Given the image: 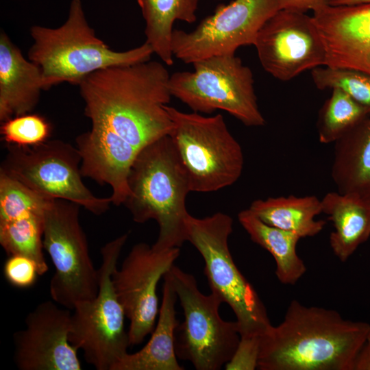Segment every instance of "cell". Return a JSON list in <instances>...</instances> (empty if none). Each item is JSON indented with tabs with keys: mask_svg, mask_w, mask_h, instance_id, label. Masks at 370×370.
<instances>
[{
	"mask_svg": "<svg viewBox=\"0 0 370 370\" xmlns=\"http://www.w3.org/2000/svg\"><path fill=\"white\" fill-rule=\"evenodd\" d=\"M313 12L325 51V66L370 75V3L327 5Z\"/></svg>",
	"mask_w": 370,
	"mask_h": 370,
	"instance_id": "2e32d148",
	"label": "cell"
},
{
	"mask_svg": "<svg viewBox=\"0 0 370 370\" xmlns=\"http://www.w3.org/2000/svg\"><path fill=\"white\" fill-rule=\"evenodd\" d=\"M43 213H31L0 223V244L8 256L23 255L33 260L40 275L49 270L44 254Z\"/></svg>",
	"mask_w": 370,
	"mask_h": 370,
	"instance_id": "d4e9b609",
	"label": "cell"
},
{
	"mask_svg": "<svg viewBox=\"0 0 370 370\" xmlns=\"http://www.w3.org/2000/svg\"><path fill=\"white\" fill-rule=\"evenodd\" d=\"M284 10L306 12L315 10L327 5L328 0H280Z\"/></svg>",
	"mask_w": 370,
	"mask_h": 370,
	"instance_id": "1f68e13d",
	"label": "cell"
},
{
	"mask_svg": "<svg viewBox=\"0 0 370 370\" xmlns=\"http://www.w3.org/2000/svg\"><path fill=\"white\" fill-rule=\"evenodd\" d=\"M52 128L41 115L27 113L1 123L0 133L7 145L32 147L48 140Z\"/></svg>",
	"mask_w": 370,
	"mask_h": 370,
	"instance_id": "f1b7e54d",
	"label": "cell"
},
{
	"mask_svg": "<svg viewBox=\"0 0 370 370\" xmlns=\"http://www.w3.org/2000/svg\"><path fill=\"white\" fill-rule=\"evenodd\" d=\"M53 199L0 171V223L31 213H43Z\"/></svg>",
	"mask_w": 370,
	"mask_h": 370,
	"instance_id": "4316f807",
	"label": "cell"
},
{
	"mask_svg": "<svg viewBox=\"0 0 370 370\" xmlns=\"http://www.w3.org/2000/svg\"><path fill=\"white\" fill-rule=\"evenodd\" d=\"M233 220L223 212L204 218L186 219L187 241L204 260V273L211 292L232 310L241 337L261 336L272 325L265 306L243 275L231 255L228 238Z\"/></svg>",
	"mask_w": 370,
	"mask_h": 370,
	"instance_id": "5b68a950",
	"label": "cell"
},
{
	"mask_svg": "<svg viewBox=\"0 0 370 370\" xmlns=\"http://www.w3.org/2000/svg\"><path fill=\"white\" fill-rule=\"evenodd\" d=\"M169 272V271H168ZM164 275L162 301L156 328L148 343L139 351L127 353L112 370H183L175 347L177 295L169 273Z\"/></svg>",
	"mask_w": 370,
	"mask_h": 370,
	"instance_id": "d6986e66",
	"label": "cell"
},
{
	"mask_svg": "<svg viewBox=\"0 0 370 370\" xmlns=\"http://www.w3.org/2000/svg\"><path fill=\"white\" fill-rule=\"evenodd\" d=\"M321 201L334 229L330 236L332 250L345 262L370 237V201L338 191L328 193Z\"/></svg>",
	"mask_w": 370,
	"mask_h": 370,
	"instance_id": "44dd1931",
	"label": "cell"
},
{
	"mask_svg": "<svg viewBox=\"0 0 370 370\" xmlns=\"http://www.w3.org/2000/svg\"><path fill=\"white\" fill-rule=\"evenodd\" d=\"M54 301L36 306L25 328L13 335L14 361L20 370H81L77 349L69 339L72 313Z\"/></svg>",
	"mask_w": 370,
	"mask_h": 370,
	"instance_id": "9a60e30c",
	"label": "cell"
},
{
	"mask_svg": "<svg viewBox=\"0 0 370 370\" xmlns=\"http://www.w3.org/2000/svg\"><path fill=\"white\" fill-rule=\"evenodd\" d=\"M76 147L82 159V177L109 185L112 204H124L130 193V171L138 151L114 132L98 125H92L89 131L76 138Z\"/></svg>",
	"mask_w": 370,
	"mask_h": 370,
	"instance_id": "e0dca14e",
	"label": "cell"
},
{
	"mask_svg": "<svg viewBox=\"0 0 370 370\" xmlns=\"http://www.w3.org/2000/svg\"><path fill=\"white\" fill-rule=\"evenodd\" d=\"M199 1L137 0L145 22V42L164 64L169 66L173 64L171 40L174 23L176 21L194 23Z\"/></svg>",
	"mask_w": 370,
	"mask_h": 370,
	"instance_id": "cb8c5ba5",
	"label": "cell"
},
{
	"mask_svg": "<svg viewBox=\"0 0 370 370\" xmlns=\"http://www.w3.org/2000/svg\"><path fill=\"white\" fill-rule=\"evenodd\" d=\"M77 148L60 140L32 147L7 145L0 171L49 198L77 204L96 215L110 208V197H98L86 186Z\"/></svg>",
	"mask_w": 370,
	"mask_h": 370,
	"instance_id": "8fae6325",
	"label": "cell"
},
{
	"mask_svg": "<svg viewBox=\"0 0 370 370\" xmlns=\"http://www.w3.org/2000/svg\"><path fill=\"white\" fill-rule=\"evenodd\" d=\"M282 9L280 0H233L220 5L193 31L173 29V57L193 64L214 56L235 55L240 47L254 45L264 23Z\"/></svg>",
	"mask_w": 370,
	"mask_h": 370,
	"instance_id": "7c38bea8",
	"label": "cell"
},
{
	"mask_svg": "<svg viewBox=\"0 0 370 370\" xmlns=\"http://www.w3.org/2000/svg\"><path fill=\"white\" fill-rule=\"evenodd\" d=\"M369 325L294 299L283 321L260 337L258 369L354 370Z\"/></svg>",
	"mask_w": 370,
	"mask_h": 370,
	"instance_id": "7a4b0ae2",
	"label": "cell"
},
{
	"mask_svg": "<svg viewBox=\"0 0 370 370\" xmlns=\"http://www.w3.org/2000/svg\"><path fill=\"white\" fill-rule=\"evenodd\" d=\"M363 3H370V0H328L330 5H353Z\"/></svg>",
	"mask_w": 370,
	"mask_h": 370,
	"instance_id": "836d02e7",
	"label": "cell"
},
{
	"mask_svg": "<svg viewBox=\"0 0 370 370\" xmlns=\"http://www.w3.org/2000/svg\"><path fill=\"white\" fill-rule=\"evenodd\" d=\"M260 337H241L238 347L225 365L227 370H254L258 369Z\"/></svg>",
	"mask_w": 370,
	"mask_h": 370,
	"instance_id": "4dcf8cb0",
	"label": "cell"
},
{
	"mask_svg": "<svg viewBox=\"0 0 370 370\" xmlns=\"http://www.w3.org/2000/svg\"><path fill=\"white\" fill-rule=\"evenodd\" d=\"M184 321L175 330L177 357L197 370H219L233 356L241 339L236 321L219 315L223 302L215 293L203 294L195 277L175 265L169 271Z\"/></svg>",
	"mask_w": 370,
	"mask_h": 370,
	"instance_id": "9c48e42d",
	"label": "cell"
},
{
	"mask_svg": "<svg viewBox=\"0 0 370 370\" xmlns=\"http://www.w3.org/2000/svg\"><path fill=\"white\" fill-rule=\"evenodd\" d=\"M216 1H220V0H216Z\"/></svg>",
	"mask_w": 370,
	"mask_h": 370,
	"instance_id": "d590c367",
	"label": "cell"
},
{
	"mask_svg": "<svg viewBox=\"0 0 370 370\" xmlns=\"http://www.w3.org/2000/svg\"><path fill=\"white\" fill-rule=\"evenodd\" d=\"M173 122L169 134L188 177L190 190L209 193L234 184L244 164L242 148L223 116H206L166 106Z\"/></svg>",
	"mask_w": 370,
	"mask_h": 370,
	"instance_id": "52a82bcc",
	"label": "cell"
},
{
	"mask_svg": "<svg viewBox=\"0 0 370 370\" xmlns=\"http://www.w3.org/2000/svg\"><path fill=\"white\" fill-rule=\"evenodd\" d=\"M334 143L331 176L337 191L370 201V117Z\"/></svg>",
	"mask_w": 370,
	"mask_h": 370,
	"instance_id": "ffe728a7",
	"label": "cell"
},
{
	"mask_svg": "<svg viewBox=\"0 0 370 370\" xmlns=\"http://www.w3.org/2000/svg\"><path fill=\"white\" fill-rule=\"evenodd\" d=\"M30 35L33 44L28 59L40 68L44 90L62 82L78 86L97 71L147 61L153 53L147 42L124 51L112 50L89 25L82 0H71L61 26L34 25Z\"/></svg>",
	"mask_w": 370,
	"mask_h": 370,
	"instance_id": "277c9868",
	"label": "cell"
},
{
	"mask_svg": "<svg viewBox=\"0 0 370 370\" xmlns=\"http://www.w3.org/2000/svg\"><path fill=\"white\" fill-rule=\"evenodd\" d=\"M193 71L170 75L171 95L193 112L211 114L221 110L249 127L265 119L259 110L251 70L235 55L214 56L193 64Z\"/></svg>",
	"mask_w": 370,
	"mask_h": 370,
	"instance_id": "ba28073f",
	"label": "cell"
},
{
	"mask_svg": "<svg viewBox=\"0 0 370 370\" xmlns=\"http://www.w3.org/2000/svg\"><path fill=\"white\" fill-rule=\"evenodd\" d=\"M249 209L264 223L295 233L301 238L316 236L326 223L315 220L322 208L321 200L314 195L256 199Z\"/></svg>",
	"mask_w": 370,
	"mask_h": 370,
	"instance_id": "7402d4cb",
	"label": "cell"
},
{
	"mask_svg": "<svg viewBox=\"0 0 370 370\" xmlns=\"http://www.w3.org/2000/svg\"><path fill=\"white\" fill-rule=\"evenodd\" d=\"M79 207L53 199L43 214L44 249L55 268L49 293L53 301L69 310L94 299L99 288L98 269L94 267L80 224Z\"/></svg>",
	"mask_w": 370,
	"mask_h": 370,
	"instance_id": "30bf717a",
	"label": "cell"
},
{
	"mask_svg": "<svg viewBox=\"0 0 370 370\" xmlns=\"http://www.w3.org/2000/svg\"><path fill=\"white\" fill-rule=\"evenodd\" d=\"M316 87L338 89L370 109V75L354 69L321 66L311 70Z\"/></svg>",
	"mask_w": 370,
	"mask_h": 370,
	"instance_id": "83f0119b",
	"label": "cell"
},
{
	"mask_svg": "<svg viewBox=\"0 0 370 370\" xmlns=\"http://www.w3.org/2000/svg\"><path fill=\"white\" fill-rule=\"evenodd\" d=\"M170 75L162 63L150 60L97 71L78 85L84 114L139 151L172 131Z\"/></svg>",
	"mask_w": 370,
	"mask_h": 370,
	"instance_id": "6da1fadb",
	"label": "cell"
},
{
	"mask_svg": "<svg viewBox=\"0 0 370 370\" xmlns=\"http://www.w3.org/2000/svg\"><path fill=\"white\" fill-rule=\"evenodd\" d=\"M367 342H370V325L367 337Z\"/></svg>",
	"mask_w": 370,
	"mask_h": 370,
	"instance_id": "e575fe53",
	"label": "cell"
},
{
	"mask_svg": "<svg viewBox=\"0 0 370 370\" xmlns=\"http://www.w3.org/2000/svg\"><path fill=\"white\" fill-rule=\"evenodd\" d=\"M369 115V108L342 90L332 89L319 112L317 128L319 142L335 143Z\"/></svg>",
	"mask_w": 370,
	"mask_h": 370,
	"instance_id": "484cf974",
	"label": "cell"
},
{
	"mask_svg": "<svg viewBox=\"0 0 370 370\" xmlns=\"http://www.w3.org/2000/svg\"><path fill=\"white\" fill-rule=\"evenodd\" d=\"M240 224L251 240L268 251L276 264L275 275L283 284L294 285L306 271L303 260L297 253L301 238L295 233L269 225L249 208L238 214Z\"/></svg>",
	"mask_w": 370,
	"mask_h": 370,
	"instance_id": "603a6c76",
	"label": "cell"
},
{
	"mask_svg": "<svg viewBox=\"0 0 370 370\" xmlns=\"http://www.w3.org/2000/svg\"><path fill=\"white\" fill-rule=\"evenodd\" d=\"M254 45L263 69L281 81L325 64L321 36L305 12L278 11L262 26Z\"/></svg>",
	"mask_w": 370,
	"mask_h": 370,
	"instance_id": "5bb4252c",
	"label": "cell"
},
{
	"mask_svg": "<svg viewBox=\"0 0 370 370\" xmlns=\"http://www.w3.org/2000/svg\"><path fill=\"white\" fill-rule=\"evenodd\" d=\"M3 275L8 282L17 288L34 285L39 275L36 262L23 255L8 256L3 264Z\"/></svg>",
	"mask_w": 370,
	"mask_h": 370,
	"instance_id": "f546056e",
	"label": "cell"
},
{
	"mask_svg": "<svg viewBox=\"0 0 370 370\" xmlns=\"http://www.w3.org/2000/svg\"><path fill=\"white\" fill-rule=\"evenodd\" d=\"M130 195L123 205L133 220H154L159 234L153 245L181 247L187 241L186 198L191 192L186 171L169 135L141 149L128 176Z\"/></svg>",
	"mask_w": 370,
	"mask_h": 370,
	"instance_id": "3957f363",
	"label": "cell"
},
{
	"mask_svg": "<svg viewBox=\"0 0 370 370\" xmlns=\"http://www.w3.org/2000/svg\"><path fill=\"white\" fill-rule=\"evenodd\" d=\"M180 247L160 249L140 243L133 246L113 273L114 288L130 320V345L140 344L154 330L158 310L157 286L174 265Z\"/></svg>",
	"mask_w": 370,
	"mask_h": 370,
	"instance_id": "4fadbf2b",
	"label": "cell"
},
{
	"mask_svg": "<svg viewBox=\"0 0 370 370\" xmlns=\"http://www.w3.org/2000/svg\"><path fill=\"white\" fill-rule=\"evenodd\" d=\"M127 238L128 234H123L101 248L97 294L92 299L77 304L71 314L69 341L97 370H112L130 346L125 328L126 316L113 282Z\"/></svg>",
	"mask_w": 370,
	"mask_h": 370,
	"instance_id": "8992f818",
	"label": "cell"
},
{
	"mask_svg": "<svg viewBox=\"0 0 370 370\" xmlns=\"http://www.w3.org/2000/svg\"><path fill=\"white\" fill-rule=\"evenodd\" d=\"M44 90L40 68L0 34V121L30 113Z\"/></svg>",
	"mask_w": 370,
	"mask_h": 370,
	"instance_id": "ac0fdd59",
	"label": "cell"
},
{
	"mask_svg": "<svg viewBox=\"0 0 370 370\" xmlns=\"http://www.w3.org/2000/svg\"><path fill=\"white\" fill-rule=\"evenodd\" d=\"M354 370H370V342L366 341L360 349Z\"/></svg>",
	"mask_w": 370,
	"mask_h": 370,
	"instance_id": "d6a6232c",
	"label": "cell"
}]
</instances>
